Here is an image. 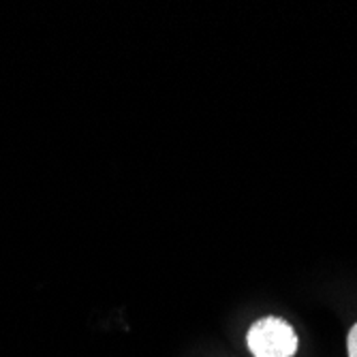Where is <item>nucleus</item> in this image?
<instances>
[{"label": "nucleus", "instance_id": "nucleus-1", "mask_svg": "<svg viewBox=\"0 0 357 357\" xmlns=\"http://www.w3.org/2000/svg\"><path fill=\"white\" fill-rule=\"evenodd\" d=\"M246 344L255 357H294L298 353V334L291 323L272 314L252 323Z\"/></svg>", "mask_w": 357, "mask_h": 357}, {"label": "nucleus", "instance_id": "nucleus-2", "mask_svg": "<svg viewBox=\"0 0 357 357\" xmlns=\"http://www.w3.org/2000/svg\"><path fill=\"white\" fill-rule=\"evenodd\" d=\"M347 353H349V357H357V323L349 330V336H347Z\"/></svg>", "mask_w": 357, "mask_h": 357}]
</instances>
